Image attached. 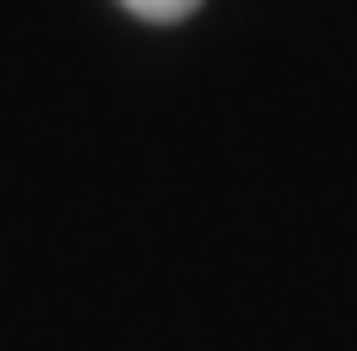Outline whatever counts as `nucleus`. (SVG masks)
Instances as JSON below:
<instances>
[{
	"instance_id": "obj_1",
	"label": "nucleus",
	"mask_w": 357,
	"mask_h": 351,
	"mask_svg": "<svg viewBox=\"0 0 357 351\" xmlns=\"http://www.w3.org/2000/svg\"><path fill=\"white\" fill-rule=\"evenodd\" d=\"M119 6H132L138 19H157V25H176V19H188L201 0H119Z\"/></svg>"
}]
</instances>
